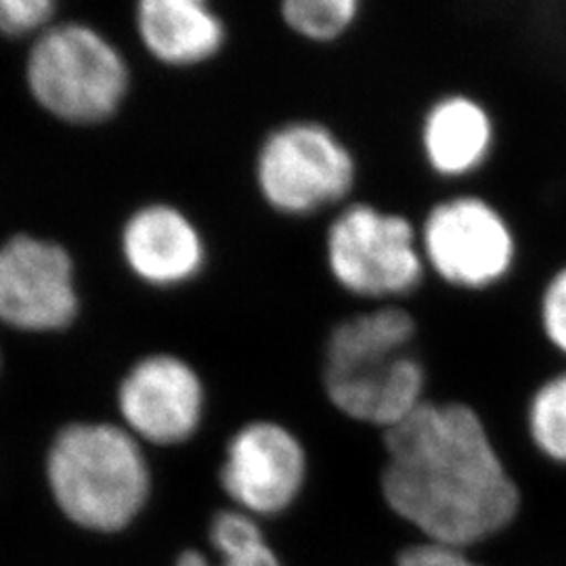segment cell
<instances>
[{"mask_svg": "<svg viewBox=\"0 0 566 566\" xmlns=\"http://www.w3.org/2000/svg\"><path fill=\"white\" fill-rule=\"evenodd\" d=\"M385 447L386 502L430 542L470 546L514 521L518 486L470 405L428 399Z\"/></svg>", "mask_w": 566, "mask_h": 566, "instance_id": "obj_1", "label": "cell"}, {"mask_svg": "<svg viewBox=\"0 0 566 566\" xmlns=\"http://www.w3.org/2000/svg\"><path fill=\"white\" fill-rule=\"evenodd\" d=\"M416 317L380 304L334 325L325 338L322 386L344 418L390 430L428 401V371L413 350Z\"/></svg>", "mask_w": 566, "mask_h": 566, "instance_id": "obj_2", "label": "cell"}, {"mask_svg": "<svg viewBox=\"0 0 566 566\" xmlns=\"http://www.w3.org/2000/svg\"><path fill=\"white\" fill-rule=\"evenodd\" d=\"M46 476L61 512L99 533L128 525L151 486L142 443L124 426L105 422L63 428L49 451Z\"/></svg>", "mask_w": 566, "mask_h": 566, "instance_id": "obj_3", "label": "cell"}, {"mask_svg": "<svg viewBox=\"0 0 566 566\" xmlns=\"http://www.w3.org/2000/svg\"><path fill=\"white\" fill-rule=\"evenodd\" d=\"M25 78L32 97L51 116L93 126L120 112L130 88V67L102 32L65 23L42 32L30 51Z\"/></svg>", "mask_w": 566, "mask_h": 566, "instance_id": "obj_4", "label": "cell"}, {"mask_svg": "<svg viewBox=\"0 0 566 566\" xmlns=\"http://www.w3.org/2000/svg\"><path fill=\"white\" fill-rule=\"evenodd\" d=\"M325 266L346 294L390 304L424 282L420 227L374 203H348L325 231Z\"/></svg>", "mask_w": 566, "mask_h": 566, "instance_id": "obj_5", "label": "cell"}, {"mask_svg": "<svg viewBox=\"0 0 566 566\" xmlns=\"http://www.w3.org/2000/svg\"><path fill=\"white\" fill-rule=\"evenodd\" d=\"M252 170L263 202L290 219L348 200L359 177L353 149L317 120L283 122L269 130Z\"/></svg>", "mask_w": 566, "mask_h": 566, "instance_id": "obj_6", "label": "cell"}, {"mask_svg": "<svg viewBox=\"0 0 566 566\" xmlns=\"http://www.w3.org/2000/svg\"><path fill=\"white\" fill-rule=\"evenodd\" d=\"M420 243L428 271L451 287L470 292L502 282L516 256L506 217L479 196L434 203L420 224Z\"/></svg>", "mask_w": 566, "mask_h": 566, "instance_id": "obj_7", "label": "cell"}, {"mask_svg": "<svg viewBox=\"0 0 566 566\" xmlns=\"http://www.w3.org/2000/svg\"><path fill=\"white\" fill-rule=\"evenodd\" d=\"M124 428L151 446H181L206 416V385L196 365L175 353H151L130 365L118 385Z\"/></svg>", "mask_w": 566, "mask_h": 566, "instance_id": "obj_8", "label": "cell"}, {"mask_svg": "<svg viewBox=\"0 0 566 566\" xmlns=\"http://www.w3.org/2000/svg\"><path fill=\"white\" fill-rule=\"evenodd\" d=\"M76 271L55 242L15 235L0 243V322L21 332H57L78 317Z\"/></svg>", "mask_w": 566, "mask_h": 566, "instance_id": "obj_9", "label": "cell"}, {"mask_svg": "<svg viewBox=\"0 0 566 566\" xmlns=\"http://www.w3.org/2000/svg\"><path fill=\"white\" fill-rule=\"evenodd\" d=\"M301 439L275 420H254L233 432L224 449L221 485L250 516H273L292 506L306 481Z\"/></svg>", "mask_w": 566, "mask_h": 566, "instance_id": "obj_10", "label": "cell"}, {"mask_svg": "<svg viewBox=\"0 0 566 566\" xmlns=\"http://www.w3.org/2000/svg\"><path fill=\"white\" fill-rule=\"evenodd\" d=\"M120 252L128 271L151 287H181L198 280L208 263L202 229L168 202L145 203L122 227Z\"/></svg>", "mask_w": 566, "mask_h": 566, "instance_id": "obj_11", "label": "cell"}, {"mask_svg": "<svg viewBox=\"0 0 566 566\" xmlns=\"http://www.w3.org/2000/svg\"><path fill=\"white\" fill-rule=\"evenodd\" d=\"M135 25L143 49L166 67H198L223 53V15L206 0H142Z\"/></svg>", "mask_w": 566, "mask_h": 566, "instance_id": "obj_12", "label": "cell"}, {"mask_svg": "<svg viewBox=\"0 0 566 566\" xmlns=\"http://www.w3.org/2000/svg\"><path fill=\"white\" fill-rule=\"evenodd\" d=\"M495 124L485 105L449 93L426 109L420 124V147L426 166L441 179L458 181L476 172L493 151Z\"/></svg>", "mask_w": 566, "mask_h": 566, "instance_id": "obj_13", "label": "cell"}, {"mask_svg": "<svg viewBox=\"0 0 566 566\" xmlns=\"http://www.w3.org/2000/svg\"><path fill=\"white\" fill-rule=\"evenodd\" d=\"M210 542L219 556L210 563L200 552H187L177 566H280L254 518L242 510H227L214 516Z\"/></svg>", "mask_w": 566, "mask_h": 566, "instance_id": "obj_14", "label": "cell"}, {"mask_svg": "<svg viewBox=\"0 0 566 566\" xmlns=\"http://www.w3.org/2000/svg\"><path fill=\"white\" fill-rule=\"evenodd\" d=\"M359 0H285L280 7L283 25L313 44L344 39L359 20Z\"/></svg>", "mask_w": 566, "mask_h": 566, "instance_id": "obj_15", "label": "cell"}, {"mask_svg": "<svg viewBox=\"0 0 566 566\" xmlns=\"http://www.w3.org/2000/svg\"><path fill=\"white\" fill-rule=\"evenodd\" d=\"M528 432L544 455L566 464V374L547 380L533 395Z\"/></svg>", "mask_w": 566, "mask_h": 566, "instance_id": "obj_16", "label": "cell"}, {"mask_svg": "<svg viewBox=\"0 0 566 566\" xmlns=\"http://www.w3.org/2000/svg\"><path fill=\"white\" fill-rule=\"evenodd\" d=\"M49 0H0V32L7 36H28L42 30L55 15Z\"/></svg>", "mask_w": 566, "mask_h": 566, "instance_id": "obj_17", "label": "cell"}, {"mask_svg": "<svg viewBox=\"0 0 566 566\" xmlns=\"http://www.w3.org/2000/svg\"><path fill=\"white\" fill-rule=\"evenodd\" d=\"M542 325L547 340L566 355V269L547 283L542 298Z\"/></svg>", "mask_w": 566, "mask_h": 566, "instance_id": "obj_18", "label": "cell"}, {"mask_svg": "<svg viewBox=\"0 0 566 566\" xmlns=\"http://www.w3.org/2000/svg\"><path fill=\"white\" fill-rule=\"evenodd\" d=\"M399 566H481L470 560L462 547L447 546L428 542L422 546L405 549L399 558Z\"/></svg>", "mask_w": 566, "mask_h": 566, "instance_id": "obj_19", "label": "cell"}]
</instances>
